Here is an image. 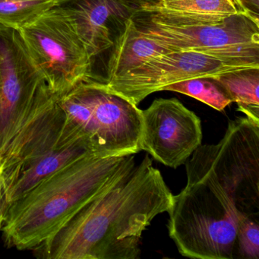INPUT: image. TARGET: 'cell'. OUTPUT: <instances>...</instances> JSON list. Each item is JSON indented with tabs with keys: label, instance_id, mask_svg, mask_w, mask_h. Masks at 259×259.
I'll list each match as a JSON object with an SVG mask.
<instances>
[{
	"label": "cell",
	"instance_id": "obj_1",
	"mask_svg": "<svg viewBox=\"0 0 259 259\" xmlns=\"http://www.w3.org/2000/svg\"><path fill=\"white\" fill-rule=\"evenodd\" d=\"M186 174L168 213L169 236L184 257L234 259L239 223L259 218V122L230 120L219 143L194 151Z\"/></svg>",
	"mask_w": 259,
	"mask_h": 259
},
{
	"label": "cell",
	"instance_id": "obj_2",
	"mask_svg": "<svg viewBox=\"0 0 259 259\" xmlns=\"http://www.w3.org/2000/svg\"><path fill=\"white\" fill-rule=\"evenodd\" d=\"M174 195L149 156L110 180L34 250L48 259H137L142 233Z\"/></svg>",
	"mask_w": 259,
	"mask_h": 259
},
{
	"label": "cell",
	"instance_id": "obj_3",
	"mask_svg": "<svg viewBox=\"0 0 259 259\" xmlns=\"http://www.w3.org/2000/svg\"><path fill=\"white\" fill-rule=\"evenodd\" d=\"M135 163L133 155L89 154L48 176L6 207L2 228L6 243L34 251L110 180Z\"/></svg>",
	"mask_w": 259,
	"mask_h": 259
},
{
	"label": "cell",
	"instance_id": "obj_4",
	"mask_svg": "<svg viewBox=\"0 0 259 259\" xmlns=\"http://www.w3.org/2000/svg\"><path fill=\"white\" fill-rule=\"evenodd\" d=\"M89 154L99 155L92 141L68 117L58 97L42 83L28 116L0 157L4 207Z\"/></svg>",
	"mask_w": 259,
	"mask_h": 259
},
{
	"label": "cell",
	"instance_id": "obj_5",
	"mask_svg": "<svg viewBox=\"0 0 259 259\" xmlns=\"http://www.w3.org/2000/svg\"><path fill=\"white\" fill-rule=\"evenodd\" d=\"M131 20L138 31L170 51H196L242 67L259 66V22L244 12L213 21L145 10Z\"/></svg>",
	"mask_w": 259,
	"mask_h": 259
},
{
	"label": "cell",
	"instance_id": "obj_6",
	"mask_svg": "<svg viewBox=\"0 0 259 259\" xmlns=\"http://www.w3.org/2000/svg\"><path fill=\"white\" fill-rule=\"evenodd\" d=\"M51 92L61 97L89 79L90 58L70 19L57 7L19 30Z\"/></svg>",
	"mask_w": 259,
	"mask_h": 259
},
{
	"label": "cell",
	"instance_id": "obj_7",
	"mask_svg": "<svg viewBox=\"0 0 259 259\" xmlns=\"http://www.w3.org/2000/svg\"><path fill=\"white\" fill-rule=\"evenodd\" d=\"M160 0H57L55 7L70 19L90 58L87 81L103 83L112 50L135 13Z\"/></svg>",
	"mask_w": 259,
	"mask_h": 259
},
{
	"label": "cell",
	"instance_id": "obj_8",
	"mask_svg": "<svg viewBox=\"0 0 259 259\" xmlns=\"http://www.w3.org/2000/svg\"><path fill=\"white\" fill-rule=\"evenodd\" d=\"M45 82L19 31L0 26V157Z\"/></svg>",
	"mask_w": 259,
	"mask_h": 259
},
{
	"label": "cell",
	"instance_id": "obj_9",
	"mask_svg": "<svg viewBox=\"0 0 259 259\" xmlns=\"http://www.w3.org/2000/svg\"><path fill=\"white\" fill-rule=\"evenodd\" d=\"M141 151L171 168L184 164L201 145L199 117L179 100L157 99L141 110Z\"/></svg>",
	"mask_w": 259,
	"mask_h": 259
},
{
	"label": "cell",
	"instance_id": "obj_10",
	"mask_svg": "<svg viewBox=\"0 0 259 259\" xmlns=\"http://www.w3.org/2000/svg\"><path fill=\"white\" fill-rule=\"evenodd\" d=\"M240 68L244 67L196 51H172L154 57L138 69L104 84L138 106L148 95L174 83L215 76Z\"/></svg>",
	"mask_w": 259,
	"mask_h": 259
},
{
	"label": "cell",
	"instance_id": "obj_11",
	"mask_svg": "<svg viewBox=\"0 0 259 259\" xmlns=\"http://www.w3.org/2000/svg\"><path fill=\"white\" fill-rule=\"evenodd\" d=\"M172 52L138 31L132 20L112 50L102 84L123 76L157 56Z\"/></svg>",
	"mask_w": 259,
	"mask_h": 259
},
{
	"label": "cell",
	"instance_id": "obj_12",
	"mask_svg": "<svg viewBox=\"0 0 259 259\" xmlns=\"http://www.w3.org/2000/svg\"><path fill=\"white\" fill-rule=\"evenodd\" d=\"M213 77L225 88L233 103L237 104L238 110L259 122V66L240 68Z\"/></svg>",
	"mask_w": 259,
	"mask_h": 259
},
{
	"label": "cell",
	"instance_id": "obj_13",
	"mask_svg": "<svg viewBox=\"0 0 259 259\" xmlns=\"http://www.w3.org/2000/svg\"><path fill=\"white\" fill-rule=\"evenodd\" d=\"M149 10L213 21L242 12L234 0H160Z\"/></svg>",
	"mask_w": 259,
	"mask_h": 259
},
{
	"label": "cell",
	"instance_id": "obj_14",
	"mask_svg": "<svg viewBox=\"0 0 259 259\" xmlns=\"http://www.w3.org/2000/svg\"><path fill=\"white\" fill-rule=\"evenodd\" d=\"M163 91L178 92L222 111L233 103L225 88L213 76L198 77L169 84Z\"/></svg>",
	"mask_w": 259,
	"mask_h": 259
},
{
	"label": "cell",
	"instance_id": "obj_15",
	"mask_svg": "<svg viewBox=\"0 0 259 259\" xmlns=\"http://www.w3.org/2000/svg\"><path fill=\"white\" fill-rule=\"evenodd\" d=\"M57 0H0V26L19 31L54 8Z\"/></svg>",
	"mask_w": 259,
	"mask_h": 259
},
{
	"label": "cell",
	"instance_id": "obj_16",
	"mask_svg": "<svg viewBox=\"0 0 259 259\" xmlns=\"http://www.w3.org/2000/svg\"><path fill=\"white\" fill-rule=\"evenodd\" d=\"M259 259V218L248 217L239 223L234 258Z\"/></svg>",
	"mask_w": 259,
	"mask_h": 259
},
{
	"label": "cell",
	"instance_id": "obj_17",
	"mask_svg": "<svg viewBox=\"0 0 259 259\" xmlns=\"http://www.w3.org/2000/svg\"><path fill=\"white\" fill-rule=\"evenodd\" d=\"M241 10L259 22V0H234Z\"/></svg>",
	"mask_w": 259,
	"mask_h": 259
},
{
	"label": "cell",
	"instance_id": "obj_18",
	"mask_svg": "<svg viewBox=\"0 0 259 259\" xmlns=\"http://www.w3.org/2000/svg\"><path fill=\"white\" fill-rule=\"evenodd\" d=\"M5 219V207H4V195L2 182L0 178V230H2Z\"/></svg>",
	"mask_w": 259,
	"mask_h": 259
}]
</instances>
